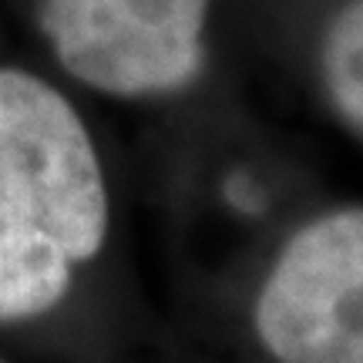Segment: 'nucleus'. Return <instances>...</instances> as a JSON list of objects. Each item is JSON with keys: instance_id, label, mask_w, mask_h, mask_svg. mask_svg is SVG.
Wrapping results in <instances>:
<instances>
[{"instance_id": "f257e3e1", "label": "nucleus", "mask_w": 363, "mask_h": 363, "mask_svg": "<svg viewBox=\"0 0 363 363\" xmlns=\"http://www.w3.org/2000/svg\"><path fill=\"white\" fill-rule=\"evenodd\" d=\"M104 233L108 192L84 121L48 81L0 67V323L57 306Z\"/></svg>"}, {"instance_id": "f03ea898", "label": "nucleus", "mask_w": 363, "mask_h": 363, "mask_svg": "<svg viewBox=\"0 0 363 363\" xmlns=\"http://www.w3.org/2000/svg\"><path fill=\"white\" fill-rule=\"evenodd\" d=\"M208 0H40L71 78L118 98L172 94L206 65Z\"/></svg>"}, {"instance_id": "7ed1b4c3", "label": "nucleus", "mask_w": 363, "mask_h": 363, "mask_svg": "<svg viewBox=\"0 0 363 363\" xmlns=\"http://www.w3.org/2000/svg\"><path fill=\"white\" fill-rule=\"evenodd\" d=\"M256 330L279 363H363V208L289 239L256 299Z\"/></svg>"}, {"instance_id": "20e7f679", "label": "nucleus", "mask_w": 363, "mask_h": 363, "mask_svg": "<svg viewBox=\"0 0 363 363\" xmlns=\"http://www.w3.org/2000/svg\"><path fill=\"white\" fill-rule=\"evenodd\" d=\"M323 74L340 115L363 131V0L333 17L323 40Z\"/></svg>"}]
</instances>
